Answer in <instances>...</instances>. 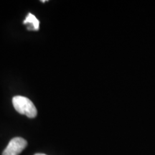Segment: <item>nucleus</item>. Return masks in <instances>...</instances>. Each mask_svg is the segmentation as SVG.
I'll use <instances>...</instances> for the list:
<instances>
[{
  "label": "nucleus",
  "instance_id": "f257e3e1",
  "mask_svg": "<svg viewBox=\"0 0 155 155\" xmlns=\"http://www.w3.org/2000/svg\"><path fill=\"white\" fill-rule=\"evenodd\" d=\"M12 104L15 110L20 114L28 116L30 119L36 117L38 111L32 101L28 98L22 96H16L13 97Z\"/></svg>",
  "mask_w": 155,
  "mask_h": 155
},
{
  "label": "nucleus",
  "instance_id": "7ed1b4c3",
  "mask_svg": "<svg viewBox=\"0 0 155 155\" xmlns=\"http://www.w3.org/2000/svg\"><path fill=\"white\" fill-rule=\"evenodd\" d=\"M23 24L28 25L27 27V29L28 30H32V31H38L40 29V21L36 18V17L34 15L29 13L27 15L26 19H25Z\"/></svg>",
  "mask_w": 155,
  "mask_h": 155
},
{
  "label": "nucleus",
  "instance_id": "f03ea898",
  "mask_svg": "<svg viewBox=\"0 0 155 155\" xmlns=\"http://www.w3.org/2000/svg\"><path fill=\"white\" fill-rule=\"evenodd\" d=\"M28 142L21 137H15L9 141L8 145L3 151L2 155H19L25 150Z\"/></svg>",
  "mask_w": 155,
  "mask_h": 155
},
{
  "label": "nucleus",
  "instance_id": "20e7f679",
  "mask_svg": "<svg viewBox=\"0 0 155 155\" xmlns=\"http://www.w3.org/2000/svg\"><path fill=\"white\" fill-rule=\"evenodd\" d=\"M35 155H46L45 154H41V153H38V154H35Z\"/></svg>",
  "mask_w": 155,
  "mask_h": 155
}]
</instances>
